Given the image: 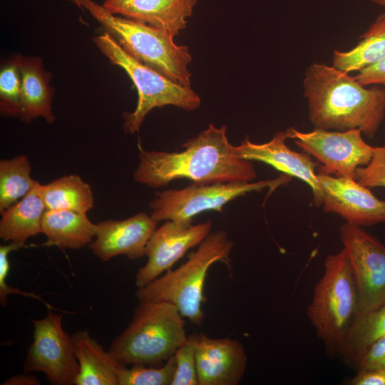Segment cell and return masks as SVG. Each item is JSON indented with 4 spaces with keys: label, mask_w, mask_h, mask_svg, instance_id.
Listing matches in <instances>:
<instances>
[{
    "label": "cell",
    "mask_w": 385,
    "mask_h": 385,
    "mask_svg": "<svg viewBox=\"0 0 385 385\" xmlns=\"http://www.w3.org/2000/svg\"><path fill=\"white\" fill-rule=\"evenodd\" d=\"M227 126L212 123L183 144L180 152L148 151L138 145L135 182L152 188L187 178L195 184L247 183L257 178L252 161L238 158L227 136Z\"/></svg>",
    "instance_id": "6da1fadb"
},
{
    "label": "cell",
    "mask_w": 385,
    "mask_h": 385,
    "mask_svg": "<svg viewBox=\"0 0 385 385\" xmlns=\"http://www.w3.org/2000/svg\"><path fill=\"white\" fill-rule=\"evenodd\" d=\"M309 119L327 130H359L373 138L385 118V88L361 84L333 66L314 62L303 80Z\"/></svg>",
    "instance_id": "7a4b0ae2"
},
{
    "label": "cell",
    "mask_w": 385,
    "mask_h": 385,
    "mask_svg": "<svg viewBox=\"0 0 385 385\" xmlns=\"http://www.w3.org/2000/svg\"><path fill=\"white\" fill-rule=\"evenodd\" d=\"M315 284L307 315L329 359L339 358L347 332L359 312V294L345 250L328 255Z\"/></svg>",
    "instance_id": "3957f363"
},
{
    "label": "cell",
    "mask_w": 385,
    "mask_h": 385,
    "mask_svg": "<svg viewBox=\"0 0 385 385\" xmlns=\"http://www.w3.org/2000/svg\"><path fill=\"white\" fill-rule=\"evenodd\" d=\"M233 247V242L225 231L210 232L198 248L188 255L186 262L138 288L135 298L138 302L171 303L184 318L200 326L205 319L202 303L205 302L204 286L207 271L217 262L230 267Z\"/></svg>",
    "instance_id": "277c9868"
},
{
    "label": "cell",
    "mask_w": 385,
    "mask_h": 385,
    "mask_svg": "<svg viewBox=\"0 0 385 385\" xmlns=\"http://www.w3.org/2000/svg\"><path fill=\"white\" fill-rule=\"evenodd\" d=\"M183 318L171 303L139 302L131 322L108 350L123 366H161L188 338Z\"/></svg>",
    "instance_id": "5b68a950"
},
{
    "label": "cell",
    "mask_w": 385,
    "mask_h": 385,
    "mask_svg": "<svg viewBox=\"0 0 385 385\" xmlns=\"http://www.w3.org/2000/svg\"><path fill=\"white\" fill-rule=\"evenodd\" d=\"M131 57L175 83L190 87L192 56L174 36L146 24L111 14L93 0H77Z\"/></svg>",
    "instance_id": "8992f818"
},
{
    "label": "cell",
    "mask_w": 385,
    "mask_h": 385,
    "mask_svg": "<svg viewBox=\"0 0 385 385\" xmlns=\"http://www.w3.org/2000/svg\"><path fill=\"white\" fill-rule=\"evenodd\" d=\"M93 41L112 65L122 68L135 85L138 95L133 112L123 114V129L134 133L139 130L147 114L155 108L173 106L185 110L197 109L201 100L191 88L167 78L156 71L138 62L127 53L106 31Z\"/></svg>",
    "instance_id": "52a82bcc"
},
{
    "label": "cell",
    "mask_w": 385,
    "mask_h": 385,
    "mask_svg": "<svg viewBox=\"0 0 385 385\" xmlns=\"http://www.w3.org/2000/svg\"><path fill=\"white\" fill-rule=\"evenodd\" d=\"M291 178L284 175L259 182L194 183L180 190L158 192L149 204L150 215L158 222L173 220L191 225L192 218L202 212H221L225 204L240 196L254 191L260 192L267 188L272 191L287 184Z\"/></svg>",
    "instance_id": "ba28073f"
},
{
    "label": "cell",
    "mask_w": 385,
    "mask_h": 385,
    "mask_svg": "<svg viewBox=\"0 0 385 385\" xmlns=\"http://www.w3.org/2000/svg\"><path fill=\"white\" fill-rule=\"evenodd\" d=\"M288 138L320 163L319 173L356 180V170L370 161L374 146L365 142L359 130L344 131L314 128L286 130Z\"/></svg>",
    "instance_id": "9c48e42d"
},
{
    "label": "cell",
    "mask_w": 385,
    "mask_h": 385,
    "mask_svg": "<svg viewBox=\"0 0 385 385\" xmlns=\"http://www.w3.org/2000/svg\"><path fill=\"white\" fill-rule=\"evenodd\" d=\"M62 314L51 310L41 319H31L34 340L27 350L24 372L41 371L50 384L73 385L80 372L71 336L62 327Z\"/></svg>",
    "instance_id": "30bf717a"
},
{
    "label": "cell",
    "mask_w": 385,
    "mask_h": 385,
    "mask_svg": "<svg viewBox=\"0 0 385 385\" xmlns=\"http://www.w3.org/2000/svg\"><path fill=\"white\" fill-rule=\"evenodd\" d=\"M339 239L351 265L359 294V312L385 304V245L362 227L345 222Z\"/></svg>",
    "instance_id": "8fae6325"
},
{
    "label": "cell",
    "mask_w": 385,
    "mask_h": 385,
    "mask_svg": "<svg viewBox=\"0 0 385 385\" xmlns=\"http://www.w3.org/2000/svg\"><path fill=\"white\" fill-rule=\"evenodd\" d=\"M212 221L184 225L167 220L153 232L145 250L146 264L135 277V284L143 287L170 270L188 250L199 245L210 233Z\"/></svg>",
    "instance_id": "7c38bea8"
},
{
    "label": "cell",
    "mask_w": 385,
    "mask_h": 385,
    "mask_svg": "<svg viewBox=\"0 0 385 385\" xmlns=\"http://www.w3.org/2000/svg\"><path fill=\"white\" fill-rule=\"evenodd\" d=\"M324 211L342 217L346 223L364 227L385 223V200L376 197L357 180L318 173Z\"/></svg>",
    "instance_id": "4fadbf2b"
},
{
    "label": "cell",
    "mask_w": 385,
    "mask_h": 385,
    "mask_svg": "<svg viewBox=\"0 0 385 385\" xmlns=\"http://www.w3.org/2000/svg\"><path fill=\"white\" fill-rule=\"evenodd\" d=\"M287 138L286 130L279 131L267 143L258 144L245 139L234 149L241 159L266 163L284 175L304 182L312 190L314 204L322 206L323 192L315 173L317 163L310 155L290 149L285 143Z\"/></svg>",
    "instance_id": "5bb4252c"
},
{
    "label": "cell",
    "mask_w": 385,
    "mask_h": 385,
    "mask_svg": "<svg viewBox=\"0 0 385 385\" xmlns=\"http://www.w3.org/2000/svg\"><path fill=\"white\" fill-rule=\"evenodd\" d=\"M195 343L199 385H237L240 382L247 359L240 341L195 334Z\"/></svg>",
    "instance_id": "9a60e30c"
},
{
    "label": "cell",
    "mask_w": 385,
    "mask_h": 385,
    "mask_svg": "<svg viewBox=\"0 0 385 385\" xmlns=\"http://www.w3.org/2000/svg\"><path fill=\"white\" fill-rule=\"evenodd\" d=\"M158 222L141 212L122 220H107L96 223V240L89 247L101 261L125 255L135 260L145 255L148 240Z\"/></svg>",
    "instance_id": "2e32d148"
},
{
    "label": "cell",
    "mask_w": 385,
    "mask_h": 385,
    "mask_svg": "<svg viewBox=\"0 0 385 385\" xmlns=\"http://www.w3.org/2000/svg\"><path fill=\"white\" fill-rule=\"evenodd\" d=\"M197 0H106L103 6L115 15L146 24L173 36L187 26Z\"/></svg>",
    "instance_id": "e0dca14e"
},
{
    "label": "cell",
    "mask_w": 385,
    "mask_h": 385,
    "mask_svg": "<svg viewBox=\"0 0 385 385\" xmlns=\"http://www.w3.org/2000/svg\"><path fill=\"white\" fill-rule=\"evenodd\" d=\"M21 76L20 119L30 123L41 117L52 123L56 117L52 111L53 88L50 86L51 73L38 56L18 55Z\"/></svg>",
    "instance_id": "ac0fdd59"
},
{
    "label": "cell",
    "mask_w": 385,
    "mask_h": 385,
    "mask_svg": "<svg viewBox=\"0 0 385 385\" xmlns=\"http://www.w3.org/2000/svg\"><path fill=\"white\" fill-rule=\"evenodd\" d=\"M73 351L80 366L76 385H118L123 366L106 351L88 330H77L71 335Z\"/></svg>",
    "instance_id": "d6986e66"
},
{
    "label": "cell",
    "mask_w": 385,
    "mask_h": 385,
    "mask_svg": "<svg viewBox=\"0 0 385 385\" xmlns=\"http://www.w3.org/2000/svg\"><path fill=\"white\" fill-rule=\"evenodd\" d=\"M46 210L42 195V185L38 181L21 200L2 212L0 238L25 245L28 238L41 233V222Z\"/></svg>",
    "instance_id": "ffe728a7"
},
{
    "label": "cell",
    "mask_w": 385,
    "mask_h": 385,
    "mask_svg": "<svg viewBox=\"0 0 385 385\" xmlns=\"http://www.w3.org/2000/svg\"><path fill=\"white\" fill-rule=\"evenodd\" d=\"M96 231L87 214L71 210H46L41 222V233L47 237L43 246L78 250L93 241Z\"/></svg>",
    "instance_id": "44dd1931"
},
{
    "label": "cell",
    "mask_w": 385,
    "mask_h": 385,
    "mask_svg": "<svg viewBox=\"0 0 385 385\" xmlns=\"http://www.w3.org/2000/svg\"><path fill=\"white\" fill-rule=\"evenodd\" d=\"M385 337V304L367 312H359L346 335L339 357L356 371L368 349Z\"/></svg>",
    "instance_id": "7402d4cb"
},
{
    "label": "cell",
    "mask_w": 385,
    "mask_h": 385,
    "mask_svg": "<svg viewBox=\"0 0 385 385\" xmlns=\"http://www.w3.org/2000/svg\"><path fill=\"white\" fill-rule=\"evenodd\" d=\"M352 48L334 50L333 66L345 73L360 71L385 57V13L380 14Z\"/></svg>",
    "instance_id": "603a6c76"
},
{
    "label": "cell",
    "mask_w": 385,
    "mask_h": 385,
    "mask_svg": "<svg viewBox=\"0 0 385 385\" xmlns=\"http://www.w3.org/2000/svg\"><path fill=\"white\" fill-rule=\"evenodd\" d=\"M46 210H66L87 214L94 205L91 185L77 175H68L42 185Z\"/></svg>",
    "instance_id": "cb8c5ba5"
},
{
    "label": "cell",
    "mask_w": 385,
    "mask_h": 385,
    "mask_svg": "<svg viewBox=\"0 0 385 385\" xmlns=\"http://www.w3.org/2000/svg\"><path fill=\"white\" fill-rule=\"evenodd\" d=\"M24 155L0 161V213L26 195L37 183Z\"/></svg>",
    "instance_id": "d4e9b609"
},
{
    "label": "cell",
    "mask_w": 385,
    "mask_h": 385,
    "mask_svg": "<svg viewBox=\"0 0 385 385\" xmlns=\"http://www.w3.org/2000/svg\"><path fill=\"white\" fill-rule=\"evenodd\" d=\"M175 367L174 356L158 366H123L119 370L118 385H172Z\"/></svg>",
    "instance_id": "484cf974"
},
{
    "label": "cell",
    "mask_w": 385,
    "mask_h": 385,
    "mask_svg": "<svg viewBox=\"0 0 385 385\" xmlns=\"http://www.w3.org/2000/svg\"><path fill=\"white\" fill-rule=\"evenodd\" d=\"M21 76L18 56L5 62L0 71V111L6 116L21 113Z\"/></svg>",
    "instance_id": "4316f807"
},
{
    "label": "cell",
    "mask_w": 385,
    "mask_h": 385,
    "mask_svg": "<svg viewBox=\"0 0 385 385\" xmlns=\"http://www.w3.org/2000/svg\"><path fill=\"white\" fill-rule=\"evenodd\" d=\"M175 372L172 385H199L195 357V334L188 336L175 351Z\"/></svg>",
    "instance_id": "83f0119b"
},
{
    "label": "cell",
    "mask_w": 385,
    "mask_h": 385,
    "mask_svg": "<svg viewBox=\"0 0 385 385\" xmlns=\"http://www.w3.org/2000/svg\"><path fill=\"white\" fill-rule=\"evenodd\" d=\"M356 180L369 188H385V145L374 146L369 163L357 169Z\"/></svg>",
    "instance_id": "f1b7e54d"
},
{
    "label": "cell",
    "mask_w": 385,
    "mask_h": 385,
    "mask_svg": "<svg viewBox=\"0 0 385 385\" xmlns=\"http://www.w3.org/2000/svg\"><path fill=\"white\" fill-rule=\"evenodd\" d=\"M9 257L6 255H3L0 257V303L1 306H5L7 303V296L11 294H19L24 297L34 298L43 302L48 309H53L49 303L46 302L41 297L39 296L31 293L21 291L19 289L14 287L11 285L7 284L6 277L9 271ZM59 310V309H58Z\"/></svg>",
    "instance_id": "f546056e"
},
{
    "label": "cell",
    "mask_w": 385,
    "mask_h": 385,
    "mask_svg": "<svg viewBox=\"0 0 385 385\" xmlns=\"http://www.w3.org/2000/svg\"><path fill=\"white\" fill-rule=\"evenodd\" d=\"M385 369V337L374 344L366 352L356 370Z\"/></svg>",
    "instance_id": "4dcf8cb0"
},
{
    "label": "cell",
    "mask_w": 385,
    "mask_h": 385,
    "mask_svg": "<svg viewBox=\"0 0 385 385\" xmlns=\"http://www.w3.org/2000/svg\"><path fill=\"white\" fill-rule=\"evenodd\" d=\"M354 77L361 84L366 86L374 85L385 86V57L361 70Z\"/></svg>",
    "instance_id": "1f68e13d"
},
{
    "label": "cell",
    "mask_w": 385,
    "mask_h": 385,
    "mask_svg": "<svg viewBox=\"0 0 385 385\" xmlns=\"http://www.w3.org/2000/svg\"><path fill=\"white\" fill-rule=\"evenodd\" d=\"M349 379V385H385V369H366L356 371Z\"/></svg>",
    "instance_id": "d6a6232c"
},
{
    "label": "cell",
    "mask_w": 385,
    "mask_h": 385,
    "mask_svg": "<svg viewBox=\"0 0 385 385\" xmlns=\"http://www.w3.org/2000/svg\"><path fill=\"white\" fill-rule=\"evenodd\" d=\"M40 384V381L34 375L25 372L13 376L2 383L4 385H36Z\"/></svg>",
    "instance_id": "836d02e7"
},
{
    "label": "cell",
    "mask_w": 385,
    "mask_h": 385,
    "mask_svg": "<svg viewBox=\"0 0 385 385\" xmlns=\"http://www.w3.org/2000/svg\"><path fill=\"white\" fill-rule=\"evenodd\" d=\"M371 1L376 4L385 6V0H371Z\"/></svg>",
    "instance_id": "e575fe53"
},
{
    "label": "cell",
    "mask_w": 385,
    "mask_h": 385,
    "mask_svg": "<svg viewBox=\"0 0 385 385\" xmlns=\"http://www.w3.org/2000/svg\"><path fill=\"white\" fill-rule=\"evenodd\" d=\"M71 1H73L74 3L76 4L77 0H71Z\"/></svg>",
    "instance_id": "d590c367"
}]
</instances>
